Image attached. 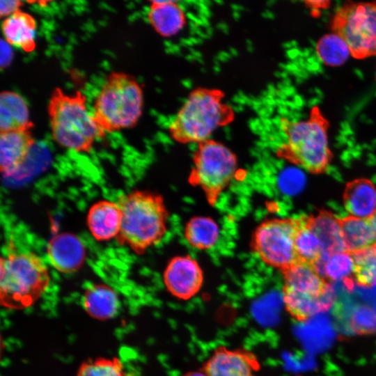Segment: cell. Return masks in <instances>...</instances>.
Returning a JSON list of instances; mask_svg holds the SVG:
<instances>
[{"label":"cell","instance_id":"1","mask_svg":"<svg viewBox=\"0 0 376 376\" xmlns=\"http://www.w3.org/2000/svg\"><path fill=\"white\" fill-rule=\"evenodd\" d=\"M122 223L116 240L135 253L143 254L165 235L168 211L162 196L148 191L135 190L123 195L118 202Z\"/></svg>","mask_w":376,"mask_h":376},{"label":"cell","instance_id":"2","mask_svg":"<svg viewBox=\"0 0 376 376\" xmlns=\"http://www.w3.org/2000/svg\"><path fill=\"white\" fill-rule=\"evenodd\" d=\"M51 134L60 146L77 152L88 153L104 133L88 111L86 96L80 91L66 94L56 87L47 104Z\"/></svg>","mask_w":376,"mask_h":376},{"label":"cell","instance_id":"3","mask_svg":"<svg viewBox=\"0 0 376 376\" xmlns=\"http://www.w3.org/2000/svg\"><path fill=\"white\" fill-rule=\"evenodd\" d=\"M233 118L234 111L220 90L200 88L188 95L169 123V132L179 143L199 144Z\"/></svg>","mask_w":376,"mask_h":376},{"label":"cell","instance_id":"4","mask_svg":"<svg viewBox=\"0 0 376 376\" xmlns=\"http://www.w3.org/2000/svg\"><path fill=\"white\" fill-rule=\"evenodd\" d=\"M285 143L279 154L310 173L319 174L328 168L333 155L329 146V121L320 108L313 107L305 120L282 118Z\"/></svg>","mask_w":376,"mask_h":376},{"label":"cell","instance_id":"5","mask_svg":"<svg viewBox=\"0 0 376 376\" xmlns=\"http://www.w3.org/2000/svg\"><path fill=\"white\" fill-rule=\"evenodd\" d=\"M143 108L141 84L132 75L111 72L106 77L93 104V118L104 133L134 127Z\"/></svg>","mask_w":376,"mask_h":376},{"label":"cell","instance_id":"6","mask_svg":"<svg viewBox=\"0 0 376 376\" xmlns=\"http://www.w3.org/2000/svg\"><path fill=\"white\" fill-rule=\"evenodd\" d=\"M50 277L40 257L32 252L10 251L1 258L0 301L10 309L33 305L48 288Z\"/></svg>","mask_w":376,"mask_h":376},{"label":"cell","instance_id":"7","mask_svg":"<svg viewBox=\"0 0 376 376\" xmlns=\"http://www.w3.org/2000/svg\"><path fill=\"white\" fill-rule=\"evenodd\" d=\"M193 164L189 183L199 187L208 203L215 205L235 174L236 156L224 144L209 139L198 145Z\"/></svg>","mask_w":376,"mask_h":376},{"label":"cell","instance_id":"8","mask_svg":"<svg viewBox=\"0 0 376 376\" xmlns=\"http://www.w3.org/2000/svg\"><path fill=\"white\" fill-rule=\"evenodd\" d=\"M331 28L344 39L354 58L376 55V1L346 2L333 16Z\"/></svg>","mask_w":376,"mask_h":376},{"label":"cell","instance_id":"9","mask_svg":"<svg viewBox=\"0 0 376 376\" xmlns=\"http://www.w3.org/2000/svg\"><path fill=\"white\" fill-rule=\"evenodd\" d=\"M297 219H270L262 222L253 235L252 246L266 265L282 272L295 263Z\"/></svg>","mask_w":376,"mask_h":376},{"label":"cell","instance_id":"10","mask_svg":"<svg viewBox=\"0 0 376 376\" xmlns=\"http://www.w3.org/2000/svg\"><path fill=\"white\" fill-rule=\"evenodd\" d=\"M203 273L198 262L190 256L173 258L164 272V283L175 297L188 300L201 290Z\"/></svg>","mask_w":376,"mask_h":376},{"label":"cell","instance_id":"11","mask_svg":"<svg viewBox=\"0 0 376 376\" xmlns=\"http://www.w3.org/2000/svg\"><path fill=\"white\" fill-rule=\"evenodd\" d=\"M260 365L252 352L218 347L205 361L203 372L207 376H256Z\"/></svg>","mask_w":376,"mask_h":376},{"label":"cell","instance_id":"12","mask_svg":"<svg viewBox=\"0 0 376 376\" xmlns=\"http://www.w3.org/2000/svg\"><path fill=\"white\" fill-rule=\"evenodd\" d=\"M282 272L283 295H294L315 299L329 297V285L313 266L297 262Z\"/></svg>","mask_w":376,"mask_h":376},{"label":"cell","instance_id":"13","mask_svg":"<svg viewBox=\"0 0 376 376\" xmlns=\"http://www.w3.org/2000/svg\"><path fill=\"white\" fill-rule=\"evenodd\" d=\"M47 254L52 266L62 273H72L79 269L86 259V247L76 235L62 233L49 241Z\"/></svg>","mask_w":376,"mask_h":376},{"label":"cell","instance_id":"14","mask_svg":"<svg viewBox=\"0 0 376 376\" xmlns=\"http://www.w3.org/2000/svg\"><path fill=\"white\" fill-rule=\"evenodd\" d=\"M35 140L31 130L0 132V170L11 175L23 164Z\"/></svg>","mask_w":376,"mask_h":376},{"label":"cell","instance_id":"15","mask_svg":"<svg viewBox=\"0 0 376 376\" xmlns=\"http://www.w3.org/2000/svg\"><path fill=\"white\" fill-rule=\"evenodd\" d=\"M87 226L97 241L116 238L122 223V212L118 203L102 200L94 203L87 214Z\"/></svg>","mask_w":376,"mask_h":376},{"label":"cell","instance_id":"16","mask_svg":"<svg viewBox=\"0 0 376 376\" xmlns=\"http://www.w3.org/2000/svg\"><path fill=\"white\" fill-rule=\"evenodd\" d=\"M147 18L155 31L163 37L177 35L186 24L185 12L175 1H151Z\"/></svg>","mask_w":376,"mask_h":376},{"label":"cell","instance_id":"17","mask_svg":"<svg viewBox=\"0 0 376 376\" xmlns=\"http://www.w3.org/2000/svg\"><path fill=\"white\" fill-rule=\"evenodd\" d=\"M36 19L22 10L4 18L1 23L5 41L26 53H31L36 49Z\"/></svg>","mask_w":376,"mask_h":376},{"label":"cell","instance_id":"18","mask_svg":"<svg viewBox=\"0 0 376 376\" xmlns=\"http://www.w3.org/2000/svg\"><path fill=\"white\" fill-rule=\"evenodd\" d=\"M346 211L357 218L369 219L376 212V187L367 178L347 183L343 193Z\"/></svg>","mask_w":376,"mask_h":376},{"label":"cell","instance_id":"19","mask_svg":"<svg viewBox=\"0 0 376 376\" xmlns=\"http://www.w3.org/2000/svg\"><path fill=\"white\" fill-rule=\"evenodd\" d=\"M82 303L84 310L91 317L100 320L113 318L120 307L116 290L104 283L88 286L84 293Z\"/></svg>","mask_w":376,"mask_h":376},{"label":"cell","instance_id":"20","mask_svg":"<svg viewBox=\"0 0 376 376\" xmlns=\"http://www.w3.org/2000/svg\"><path fill=\"white\" fill-rule=\"evenodd\" d=\"M33 123L29 118V110L25 100L15 91H3L0 93V132L31 130Z\"/></svg>","mask_w":376,"mask_h":376},{"label":"cell","instance_id":"21","mask_svg":"<svg viewBox=\"0 0 376 376\" xmlns=\"http://www.w3.org/2000/svg\"><path fill=\"white\" fill-rule=\"evenodd\" d=\"M295 247L297 262L315 267L322 260L323 246L313 229L308 216L297 219Z\"/></svg>","mask_w":376,"mask_h":376},{"label":"cell","instance_id":"22","mask_svg":"<svg viewBox=\"0 0 376 376\" xmlns=\"http://www.w3.org/2000/svg\"><path fill=\"white\" fill-rule=\"evenodd\" d=\"M310 224L322 242L325 258L329 255L345 251L339 224V219L328 211L308 217Z\"/></svg>","mask_w":376,"mask_h":376},{"label":"cell","instance_id":"23","mask_svg":"<svg viewBox=\"0 0 376 376\" xmlns=\"http://www.w3.org/2000/svg\"><path fill=\"white\" fill-rule=\"evenodd\" d=\"M339 224L346 251L352 253L376 242L368 219L348 216L339 219Z\"/></svg>","mask_w":376,"mask_h":376},{"label":"cell","instance_id":"24","mask_svg":"<svg viewBox=\"0 0 376 376\" xmlns=\"http://www.w3.org/2000/svg\"><path fill=\"white\" fill-rule=\"evenodd\" d=\"M184 235L192 247L200 250L209 249L218 241L219 228L210 217H194L187 223Z\"/></svg>","mask_w":376,"mask_h":376},{"label":"cell","instance_id":"25","mask_svg":"<svg viewBox=\"0 0 376 376\" xmlns=\"http://www.w3.org/2000/svg\"><path fill=\"white\" fill-rule=\"evenodd\" d=\"M318 56L326 65H342L352 56L350 49L344 39L336 33L322 36L315 47Z\"/></svg>","mask_w":376,"mask_h":376},{"label":"cell","instance_id":"26","mask_svg":"<svg viewBox=\"0 0 376 376\" xmlns=\"http://www.w3.org/2000/svg\"><path fill=\"white\" fill-rule=\"evenodd\" d=\"M315 268L326 280L337 281L350 276L354 278V258L346 251L334 253L324 258Z\"/></svg>","mask_w":376,"mask_h":376},{"label":"cell","instance_id":"27","mask_svg":"<svg viewBox=\"0 0 376 376\" xmlns=\"http://www.w3.org/2000/svg\"><path fill=\"white\" fill-rule=\"evenodd\" d=\"M352 254L356 282L361 286L373 285L376 282V242Z\"/></svg>","mask_w":376,"mask_h":376},{"label":"cell","instance_id":"28","mask_svg":"<svg viewBox=\"0 0 376 376\" xmlns=\"http://www.w3.org/2000/svg\"><path fill=\"white\" fill-rule=\"evenodd\" d=\"M77 376H127L119 359L98 357L83 362Z\"/></svg>","mask_w":376,"mask_h":376},{"label":"cell","instance_id":"29","mask_svg":"<svg viewBox=\"0 0 376 376\" xmlns=\"http://www.w3.org/2000/svg\"><path fill=\"white\" fill-rule=\"evenodd\" d=\"M23 3L19 0H1L0 1V17L6 18L20 10Z\"/></svg>","mask_w":376,"mask_h":376},{"label":"cell","instance_id":"30","mask_svg":"<svg viewBox=\"0 0 376 376\" xmlns=\"http://www.w3.org/2000/svg\"><path fill=\"white\" fill-rule=\"evenodd\" d=\"M306 6L311 11L313 16H318L322 10L329 7V1H304Z\"/></svg>","mask_w":376,"mask_h":376},{"label":"cell","instance_id":"31","mask_svg":"<svg viewBox=\"0 0 376 376\" xmlns=\"http://www.w3.org/2000/svg\"><path fill=\"white\" fill-rule=\"evenodd\" d=\"M1 39V68L8 66L12 60V51L10 45Z\"/></svg>","mask_w":376,"mask_h":376},{"label":"cell","instance_id":"32","mask_svg":"<svg viewBox=\"0 0 376 376\" xmlns=\"http://www.w3.org/2000/svg\"><path fill=\"white\" fill-rule=\"evenodd\" d=\"M376 241V212L368 219Z\"/></svg>","mask_w":376,"mask_h":376},{"label":"cell","instance_id":"33","mask_svg":"<svg viewBox=\"0 0 376 376\" xmlns=\"http://www.w3.org/2000/svg\"><path fill=\"white\" fill-rule=\"evenodd\" d=\"M182 376H207L204 372L192 371L184 374Z\"/></svg>","mask_w":376,"mask_h":376}]
</instances>
